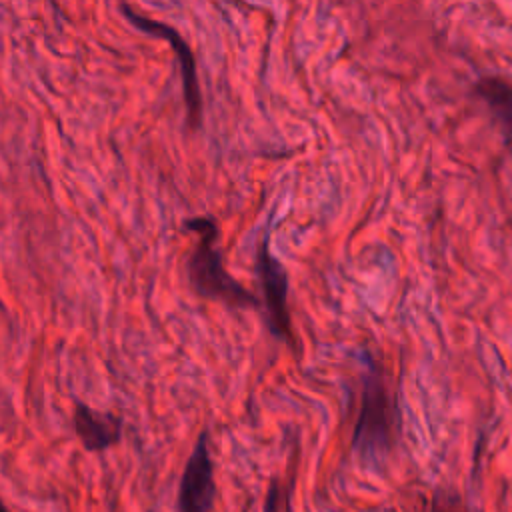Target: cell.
<instances>
[{
	"label": "cell",
	"mask_w": 512,
	"mask_h": 512,
	"mask_svg": "<svg viewBox=\"0 0 512 512\" xmlns=\"http://www.w3.org/2000/svg\"><path fill=\"white\" fill-rule=\"evenodd\" d=\"M396 400L384 366L364 354L360 376V406L352 430V448L360 456H382L390 450L396 430Z\"/></svg>",
	"instance_id": "1"
},
{
	"label": "cell",
	"mask_w": 512,
	"mask_h": 512,
	"mask_svg": "<svg viewBox=\"0 0 512 512\" xmlns=\"http://www.w3.org/2000/svg\"><path fill=\"white\" fill-rule=\"evenodd\" d=\"M184 228L198 234V242L188 258V278L196 294L208 300H220L228 306L256 308L258 300L236 278H232L222 262L218 248V224L214 218L200 216L184 222Z\"/></svg>",
	"instance_id": "2"
},
{
	"label": "cell",
	"mask_w": 512,
	"mask_h": 512,
	"mask_svg": "<svg viewBox=\"0 0 512 512\" xmlns=\"http://www.w3.org/2000/svg\"><path fill=\"white\" fill-rule=\"evenodd\" d=\"M120 10L124 12L126 20L132 22L136 28H140L142 32L162 38L166 40L180 64V72H182V88H184V102H186V110H188V126L194 130L198 128L200 120H202V96H200V82H198V74H196V62H194V54L190 44L186 42V38L170 24L154 20L150 16H144L142 12L134 10L128 4H122Z\"/></svg>",
	"instance_id": "3"
},
{
	"label": "cell",
	"mask_w": 512,
	"mask_h": 512,
	"mask_svg": "<svg viewBox=\"0 0 512 512\" xmlns=\"http://www.w3.org/2000/svg\"><path fill=\"white\" fill-rule=\"evenodd\" d=\"M256 272L264 294V308L268 316V328L292 342V324L288 310V274L282 262L270 252L268 236H264L258 244L256 252Z\"/></svg>",
	"instance_id": "4"
},
{
	"label": "cell",
	"mask_w": 512,
	"mask_h": 512,
	"mask_svg": "<svg viewBox=\"0 0 512 512\" xmlns=\"http://www.w3.org/2000/svg\"><path fill=\"white\" fill-rule=\"evenodd\" d=\"M216 496L208 436L202 432L184 466L178 486V512H210Z\"/></svg>",
	"instance_id": "5"
},
{
	"label": "cell",
	"mask_w": 512,
	"mask_h": 512,
	"mask_svg": "<svg viewBox=\"0 0 512 512\" xmlns=\"http://www.w3.org/2000/svg\"><path fill=\"white\" fill-rule=\"evenodd\" d=\"M74 432L86 450L100 452L114 446L120 440L122 420L114 414L98 412L82 402H76Z\"/></svg>",
	"instance_id": "6"
},
{
	"label": "cell",
	"mask_w": 512,
	"mask_h": 512,
	"mask_svg": "<svg viewBox=\"0 0 512 512\" xmlns=\"http://www.w3.org/2000/svg\"><path fill=\"white\" fill-rule=\"evenodd\" d=\"M474 94L498 120L512 150V82L502 76H480L474 82Z\"/></svg>",
	"instance_id": "7"
},
{
	"label": "cell",
	"mask_w": 512,
	"mask_h": 512,
	"mask_svg": "<svg viewBox=\"0 0 512 512\" xmlns=\"http://www.w3.org/2000/svg\"><path fill=\"white\" fill-rule=\"evenodd\" d=\"M286 504H288V488L280 480H274L266 494L264 512H282Z\"/></svg>",
	"instance_id": "8"
},
{
	"label": "cell",
	"mask_w": 512,
	"mask_h": 512,
	"mask_svg": "<svg viewBox=\"0 0 512 512\" xmlns=\"http://www.w3.org/2000/svg\"><path fill=\"white\" fill-rule=\"evenodd\" d=\"M0 512H10V508H6V504L0 500Z\"/></svg>",
	"instance_id": "9"
}]
</instances>
